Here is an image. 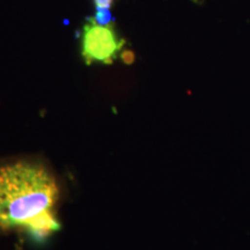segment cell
<instances>
[{
  "label": "cell",
  "instance_id": "cell-1",
  "mask_svg": "<svg viewBox=\"0 0 250 250\" xmlns=\"http://www.w3.org/2000/svg\"><path fill=\"white\" fill-rule=\"evenodd\" d=\"M59 199L55 175L37 161L0 167V228H23L37 236L58 230L54 208Z\"/></svg>",
  "mask_w": 250,
  "mask_h": 250
},
{
  "label": "cell",
  "instance_id": "cell-2",
  "mask_svg": "<svg viewBox=\"0 0 250 250\" xmlns=\"http://www.w3.org/2000/svg\"><path fill=\"white\" fill-rule=\"evenodd\" d=\"M126 41L118 35L115 22L99 24L93 17L87 18L80 37L81 56L87 65L101 62L110 65L118 57Z\"/></svg>",
  "mask_w": 250,
  "mask_h": 250
},
{
  "label": "cell",
  "instance_id": "cell-3",
  "mask_svg": "<svg viewBox=\"0 0 250 250\" xmlns=\"http://www.w3.org/2000/svg\"><path fill=\"white\" fill-rule=\"evenodd\" d=\"M94 20L96 21L99 24H108L112 22V14L111 12L107 8H101V9H96L95 14H94Z\"/></svg>",
  "mask_w": 250,
  "mask_h": 250
},
{
  "label": "cell",
  "instance_id": "cell-4",
  "mask_svg": "<svg viewBox=\"0 0 250 250\" xmlns=\"http://www.w3.org/2000/svg\"><path fill=\"white\" fill-rule=\"evenodd\" d=\"M115 1H116V0H93V4L95 6L96 9H101V8L110 9L111 7H114Z\"/></svg>",
  "mask_w": 250,
  "mask_h": 250
},
{
  "label": "cell",
  "instance_id": "cell-5",
  "mask_svg": "<svg viewBox=\"0 0 250 250\" xmlns=\"http://www.w3.org/2000/svg\"><path fill=\"white\" fill-rule=\"evenodd\" d=\"M121 59L124 64L131 65L133 64L134 61H136V55H134L131 50H125V51L121 54Z\"/></svg>",
  "mask_w": 250,
  "mask_h": 250
}]
</instances>
